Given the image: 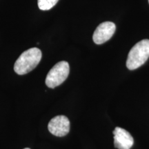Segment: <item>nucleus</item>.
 <instances>
[{"label": "nucleus", "instance_id": "7ed1b4c3", "mask_svg": "<svg viewBox=\"0 0 149 149\" xmlns=\"http://www.w3.org/2000/svg\"><path fill=\"white\" fill-rule=\"evenodd\" d=\"M70 72L69 64L61 61L56 64L50 70L46 78V84L48 88H54L61 85L67 79Z\"/></svg>", "mask_w": 149, "mask_h": 149}, {"label": "nucleus", "instance_id": "6e6552de", "mask_svg": "<svg viewBox=\"0 0 149 149\" xmlns=\"http://www.w3.org/2000/svg\"><path fill=\"white\" fill-rule=\"evenodd\" d=\"M24 149H30V148H24Z\"/></svg>", "mask_w": 149, "mask_h": 149}, {"label": "nucleus", "instance_id": "f257e3e1", "mask_svg": "<svg viewBox=\"0 0 149 149\" xmlns=\"http://www.w3.org/2000/svg\"><path fill=\"white\" fill-rule=\"evenodd\" d=\"M42 56V51L37 48H30L24 51L15 63V72L20 75L29 73L39 64Z\"/></svg>", "mask_w": 149, "mask_h": 149}, {"label": "nucleus", "instance_id": "20e7f679", "mask_svg": "<svg viewBox=\"0 0 149 149\" xmlns=\"http://www.w3.org/2000/svg\"><path fill=\"white\" fill-rule=\"evenodd\" d=\"M48 129L53 135L64 137L69 133L70 121L64 115L56 116L48 123Z\"/></svg>", "mask_w": 149, "mask_h": 149}, {"label": "nucleus", "instance_id": "39448f33", "mask_svg": "<svg viewBox=\"0 0 149 149\" xmlns=\"http://www.w3.org/2000/svg\"><path fill=\"white\" fill-rule=\"evenodd\" d=\"M116 26L111 22H105L97 27L93 35V40L96 44H102L107 42L114 35Z\"/></svg>", "mask_w": 149, "mask_h": 149}, {"label": "nucleus", "instance_id": "423d86ee", "mask_svg": "<svg viewBox=\"0 0 149 149\" xmlns=\"http://www.w3.org/2000/svg\"><path fill=\"white\" fill-rule=\"evenodd\" d=\"M114 135V146L117 149H130L134 140L129 132L120 127H116L113 132Z\"/></svg>", "mask_w": 149, "mask_h": 149}, {"label": "nucleus", "instance_id": "1a4fd4ad", "mask_svg": "<svg viewBox=\"0 0 149 149\" xmlns=\"http://www.w3.org/2000/svg\"><path fill=\"white\" fill-rule=\"evenodd\" d=\"M148 2H149V0H148Z\"/></svg>", "mask_w": 149, "mask_h": 149}, {"label": "nucleus", "instance_id": "0eeeda50", "mask_svg": "<svg viewBox=\"0 0 149 149\" xmlns=\"http://www.w3.org/2000/svg\"><path fill=\"white\" fill-rule=\"evenodd\" d=\"M59 0H38L37 3L40 10H48L57 4Z\"/></svg>", "mask_w": 149, "mask_h": 149}, {"label": "nucleus", "instance_id": "f03ea898", "mask_svg": "<svg viewBox=\"0 0 149 149\" xmlns=\"http://www.w3.org/2000/svg\"><path fill=\"white\" fill-rule=\"evenodd\" d=\"M149 57V40L137 42L128 53L126 66L129 70H135L142 66Z\"/></svg>", "mask_w": 149, "mask_h": 149}]
</instances>
